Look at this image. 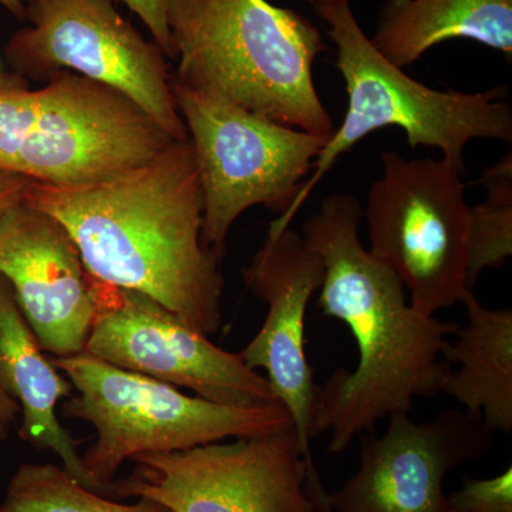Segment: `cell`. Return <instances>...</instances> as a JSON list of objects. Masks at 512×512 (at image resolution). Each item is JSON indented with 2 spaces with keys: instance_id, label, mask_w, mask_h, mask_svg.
Masks as SVG:
<instances>
[{
  "instance_id": "15",
  "label": "cell",
  "mask_w": 512,
  "mask_h": 512,
  "mask_svg": "<svg viewBox=\"0 0 512 512\" xmlns=\"http://www.w3.org/2000/svg\"><path fill=\"white\" fill-rule=\"evenodd\" d=\"M15 293L0 275V390L18 404L22 413L20 439L30 446L49 450L62 467L84 487L100 493L84 468L77 441L57 417V403L72 393V384L43 355Z\"/></svg>"
},
{
  "instance_id": "19",
  "label": "cell",
  "mask_w": 512,
  "mask_h": 512,
  "mask_svg": "<svg viewBox=\"0 0 512 512\" xmlns=\"http://www.w3.org/2000/svg\"><path fill=\"white\" fill-rule=\"evenodd\" d=\"M480 183L487 198L468 208L467 286L485 269L501 268L512 255V156L485 170Z\"/></svg>"
},
{
  "instance_id": "20",
  "label": "cell",
  "mask_w": 512,
  "mask_h": 512,
  "mask_svg": "<svg viewBox=\"0 0 512 512\" xmlns=\"http://www.w3.org/2000/svg\"><path fill=\"white\" fill-rule=\"evenodd\" d=\"M447 501L448 512H512V467L493 478L464 477Z\"/></svg>"
},
{
  "instance_id": "2",
  "label": "cell",
  "mask_w": 512,
  "mask_h": 512,
  "mask_svg": "<svg viewBox=\"0 0 512 512\" xmlns=\"http://www.w3.org/2000/svg\"><path fill=\"white\" fill-rule=\"evenodd\" d=\"M362 218L357 198L339 192L303 225L325 268L320 311L348 326L359 353L355 370L336 369L316 389L311 439L330 433L332 454L372 433L377 421L410 413L414 399L437 396L451 369L443 349L458 329L407 303L399 276L360 241Z\"/></svg>"
},
{
  "instance_id": "24",
  "label": "cell",
  "mask_w": 512,
  "mask_h": 512,
  "mask_svg": "<svg viewBox=\"0 0 512 512\" xmlns=\"http://www.w3.org/2000/svg\"><path fill=\"white\" fill-rule=\"evenodd\" d=\"M0 6L8 10L10 15L20 20L25 19L26 10L23 0H0Z\"/></svg>"
},
{
  "instance_id": "16",
  "label": "cell",
  "mask_w": 512,
  "mask_h": 512,
  "mask_svg": "<svg viewBox=\"0 0 512 512\" xmlns=\"http://www.w3.org/2000/svg\"><path fill=\"white\" fill-rule=\"evenodd\" d=\"M468 322L443 349L451 367L441 392L454 397L466 412L481 417L488 430L512 433V311L485 308L473 289L461 301Z\"/></svg>"
},
{
  "instance_id": "21",
  "label": "cell",
  "mask_w": 512,
  "mask_h": 512,
  "mask_svg": "<svg viewBox=\"0 0 512 512\" xmlns=\"http://www.w3.org/2000/svg\"><path fill=\"white\" fill-rule=\"evenodd\" d=\"M124 3L136 13L150 30L154 42L163 50L165 57H175L173 37L168 26V0H114Z\"/></svg>"
},
{
  "instance_id": "17",
  "label": "cell",
  "mask_w": 512,
  "mask_h": 512,
  "mask_svg": "<svg viewBox=\"0 0 512 512\" xmlns=\"http://www.w3.org/2000/svg\"><path fill=\"white\" fill-rule=\"evenodd\" d=\"M467 39L512 59V0H386L373 46L394 66L416 63L447 40Z\"/></svg>"
},
{
  "instance_id": "1",
  "label": "cell",
  "mask_w": 512,
  "mask_h": 512,
  "mask_svg": "<svg viewBox=\"0 0 512 512\" xmlns=\"http://www.w3.org/2000/svg\"><path fill=\"white\" fill-rule=\"evenodd\" d=\"M23 200L69 232L101 284L144 293L210 336L222 325L221 258L201 241L204 201L190 138L97 183H32Z\"/></svg>"
},
{
  "instance_id": "18",
  "label": "cell",
  "mask_w": 512,
  "mask_h": 512,
  "mask_svg": "<svg viewBox=\"0 0 512 512\" xmlns=\"http://www.w3.org/2000/svg\"><path fill=\"white\" fill-rule=\"evenodd\" d=\"M0 512H173L147 498L121 504L74 480L62 466L23 464L6 490Z\"/></svg>"
},
{
  "instance_id": "8",
  "label": "cell",
  "mask_w": 512,
  "mask_h": 512,
  "mask_svg": "<svg viewBox=\"0 0 512 512\" xmlns=\"http://www.w3.org/2000/svg\"><path fill=\"white\" fill-rule=\"evenodd\" d=\"M363 218L370 254L409 289L410 306L434 316L467 291L468 208L463 174L441 158L380 156Z\"/></svg>"
},
{
  "instance_id": "11",
  "label": "cell",
  "mask_w": 512,
  "mask_h": 512,
  "mask_svg": "<svg viewBox=\"0 0 512 512\" xmlns=\"http://www.w3.org/2000/svg\"><path fill=\"white\" fill-rule=\"evenodd\" d=\"M96 319L84 353L227 406L279 403L266 377L144 293L90 276Z\"/></svg>"
},
{
  "instance_id": "26",
  "label": "cell",
  "mask_w": 512,
  "mask_h": 512,
  "mask_svg": "<svg viewBox=\"0 0 512 512\" xmlns=\"http://www.w3.org/2000/svg\"><path fill=\"white\" fill-rule=\"evenodd\" d=\"M3 80H2V74H0V83H2Z\"/></svg>"
},
{
  "instance_id": "10",
  "label": "cell",
  "mask_w": 512,
  "mask_h": 512,
  "mask_svg": "<svg viewBox=\"0 0 512 512\" xmlns=\"http://www.w3.org/2000/svg\"><path fill=\"white\" fill-rule=\"evenodd\" d=\"M23 3L30 26L5 50L16 72L33 79L76 72L126 96L174 140H187L163 50L120 15L114 0Z\"/></svg>"
},
{
  "instance_id": "7",
  "label": "cell",
  "mask_w": 512,
  "mask_h": 512,
  "mask_svg": "<svg viewBox=\"0 0 512 512\" xmlns=\"http://www.w3.org/2000/svg\"><path fill=\"white\" fill-rule=\"evenodd\" d=\"M200 174L201 241L220 256L232 225L252 207L286 214L329 137L252 113L171 80Z\"/></svg>"
},
{
  "instance_id": "3",
  "label": "cell",
  "mask_w": 512,
  "mask_h": 512,
  "mask_svg": "<svg viewBox=\"0 0 512 512\" xmlns=\"http://www.w3.org/2000/svg\"><path fill=\"white\" fill-rule=\"evenodd\" d=\"M174 82L285 126L330 137L335 124L313 82L329 47L315 23L268 0H168Z\"/></svg>"
},
{
  "instance_id": "25",
  "label": "cell",
  "mask_w": 512,
  "mask_h": 512,
  "mask_svg": "<svg viewBox=\"0 0 512 512\" xmlns=\"http://www.w3.org/2000/svg\"><path fill=\"white\" fill-rule=\"evenodd\" d=\"M302 2L308 3L313 6V9L323 8V6H339L350 3V0H302Z\"/></svg>"
},
{
  "instance_id": "6",
  "label": "cell",
  "mask_w": 512,
  "mask_h": 512,
  "mask_svg": "<svg viewBox=\"0 0 512 512\" xmlns=\"http://www.w3.org/2000/svg\"><path fill=\"white\" fill-rule=\"evenodd\" d=\"M50 362L76 390L63 404L64 416L96 430V441L82 457L100 493L111 494L117 471L140 454L173 453L293 426L281 403L239 407L210 402L84 352Z\"/></svg>"
},
{
  "instance_id": "5",
  "label": "cell",
  "mask_w": 512,
  "mask_h": 512,
  "mask_svg": "<svg viewBox=\"0 0 512 512\" xmlns=\"http://www.w3.org/2000/svg\"><path fill=\"white\" fill-rule=\"evenodd\" d=\"M174 138L123 94L59 72L42 89L0 83V173L79 187L146 163Z\"/></svg>"
},
{
  "instance_id": "12",
  "label": "cell",
  "mask_w": 512,
  "mask_h": 512,
  "mask_svg": "<svg viewBox=\"0 0 512 512\" xmlns=\"http://www.w3.org/2000/svg\"><path fill=\"white\" fill-rule=\"evenodd\" d=\"M357 439L359 468L326 495L329 512H448L447 474L484 457L494 444L481 417L458 410L424 423L394 413L382 437L363 433Z\"/></svg>"
},
{
  "instance_id": "22",
  "label": "cell",
  "mask_w": 512,
  "mask_h": 512,
  "mask_svg": "<svg viewBox=\"0 0 512 512\" xmlns=\"http://www.w3.org/2000/svg\"><path fill=\"white\" fill-rule=\"evenodd\" d=\"M33 181L23 175L0 173V217L23 200Z\"/></svg>"
},
{
  "instance_id": "9",
  "label": "cell",
  "mask_w": 512,
  "mask_h": 512,
  "mask_svg": "<svg viewBox=\"0 0 512 512\" xmlns=\"http://www.w3.org/2000/svg\"><path fill=\"white\" fill-rule=\"evenodd\" d=\"M111 494L147 498L173 512H329L313 457L295 426L131 458Z\"/></svg>"
},
{
  "instance_id": "14",
  "label": "cell",
  "mask_w": 512,
  "mask_h": 512,
  "mask_svg": "<svg viewBox=\"0 0 512 512\" xmlns=\"http://www.w3.org/2000/svg\"><path fill=\"white\" fill-rule=\"evenodd\" d=\"M323 276L322 258L291 227L266 232L264 244L244 269L245 285L268 306V313L239 356L251 369L265 370L308 456H312L311 421L318 384L306 359L305 320Z\"/></svg>"
},
{
  "instance_id": "4",
  "label": "cell",
  "mask_w": 512,
  "mask_h": 512,
  "mask_svg": "<svg viewBox=\"0 0 512 512\" xmlns=\"http://www.w3.org/2000/svg\"><path fill=\"white\" fill-rule=\"evenodd\" d=\"M313 10L329 25V37L336 46L335 67L345 82L348 109L320 150L312 175L302 184L291 208L272 221L268 231L291 227L295 215L339 157L382 128H402L413 150L437 148L443 160L461 174H466L464 150L470 141L497 140L511 146L512 106L507 87L477 93L431 89L377 52L350 3Z\"/></svg>"
},
{
  "instance_id": "23",
  "label": "cell",
  "mask_w": 512,
  "mask_h": 512,
  "mask_svg": "<svg viewBox=\"0 0 512 512\" xmlns=\"http://www.w3.org/2000/svg\"><path fill=\"white\" fill-rule=\"evenodd\" d=\"M19 413L18 404L0 390V440L8 439Z\"/></svg>"
},
{
  "instance_id": "13",
  "label": "cell",
  "mask_w": 512,
  "mask_h": 512,
  "mask_svg": "<svg viewBox=\"0 0 512 512\" xmlns=\"http://www.w3.org/2000/svg\"><path fill=\"white\" fill-rule=\"evenodd\" d=\"M0 275L43 352L80 355L96 319L89 272L52 215L22 200L0 217Z\"/></svg>"
}]
</instances>
